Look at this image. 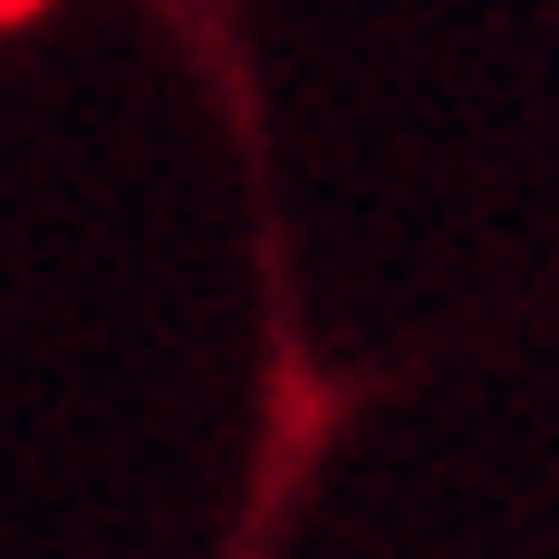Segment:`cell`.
<instances>
[]
</instances>
